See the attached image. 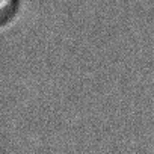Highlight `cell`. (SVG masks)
<instances>
[{
    "label": "cell",
    "mask_w": 154,
    "mask_h": 154,
    "mask_svg": "<svg viewBox=\"0 0 154 154\" xmlns=\"http://www.w3.org/2000/svg\"><path fill=\"white\" fill-rule=\"evenodd\" d=\"M20 0H0V26L6 24L17 12Z\"/></svg>",
    "instance_id": "cell-1"
}]
</instances>
